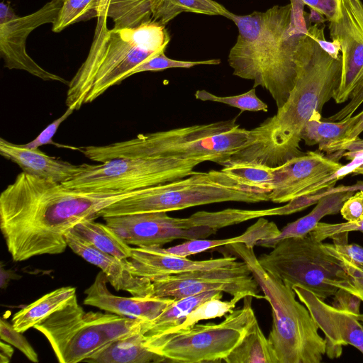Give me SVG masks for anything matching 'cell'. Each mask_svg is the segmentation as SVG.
<instances>
[{"label": "cell", "instance_id": "2", "mask_svg": "<svg viewBox=\"0 0 363 363\" xmlns=\"http://www.w3.org/2000/svg\"><path fill=\"white\" fill-rule=\"evenodd\" d=\"M325 26H309L299 37L296 52V80L286 103L275 115L250 130L248 145L233 154L223 166L255 162L275 167L300 156L301 135L311 119L321 118L324 105L339 86L342 56L334 57L320 45Z\"/></svg>", "mask_w": 363, "mask_h": 363}, {"label": "cell", "instance_id": "38", "mask_svg": "<svg viewBox=\"0 0 363 363\" xmlns=\"http://www.w3.org/2000/svg\"><path fill=\"white\" fill-rule=\"evenodd\" d=\"M23 333L17 331L13 324L10 323L6 318H1V339L18 348L30 361L35 363L38 362V354Z\"/></svg>", "mask_w": 363, "mask_h": 363}, {"label": "cell", "instance_id": "34", "mask_svg": "<svg viewBox=\"0 0 363 363\" xmlns=\"http://www.w3.org/2000/svg\"><path fill=\"white\" fill-rule=\"evenodd\" d=\"M220 299V298H212L202 302L186 315L181 325L172 330L187 328L201 320L226 315L235 308L236 304L242 298L235 296L230 301H221Z\"/></svg>", "mask_w": 363, "mask_h": 363}, {"label": "cell", "instance_id": "39", "mask_svg": "<svg viewBox=\"0 0 363 363\" xmlns=\"http://www.w3.org/2000/svg\"><path fill=\"white\" fill-rule=\"evenodd\" d=\"M330 254L343 263L345 270L350 277L348 280H332L330 284L338 289H343L354 294L363 301V270L340 255L333 253Z\"/></svg>", "mask_w": 363, "mask_h": 363}, {"label": "cell", "instance_id": "19", "mask_svg": "<svg viewBox=\"0 0 363 363\" xmlns=\"http://www.w3.org/2000/svg\"><path fill=\"white\" fill-rule=\"evenodd\" d=\"M130 262L135 274L151 281L182 272L234 266L237 257L224 256L206 260H191L168 253L162 247H133Z\"/></svg>", "mask_w": 363, "mask_h": 363}, {"label": "cell", "instance_id": "24", "mask_svg": "<svg viewBox=\"0 0 363 363\" xmlns=\"http://www.w3.org/2000/svg\"><path fill=\"white\" fill-rule=\"evenodd\" d=\"M354 193L352 191H340L322 197L308 214L288 223L277 237L260 240L257 245L272 248L283 239L303 237L309 234L324 216L340 213L344 202Z\"/></svg>", "mask_w": 363, "mask_h": 363}, {"label": "cell", "instance_id": "27", "mask_svg": "<svg viewBox=\"0 0 363 363\" xmlns=\"http://www.w3.org/2000/svg\"><path fill=\"white\" fill-rule=\"evenodd\" d=\"M152 4L153 0H97V18H111L116 29L135 28L152 20Z\"/></svg>", "mask_w": 363, "mask_h": 363}, {"label": "cell", "instance_id": "20", "mask_svg": "<svg viewBox=\"0 0 363 363\" xmlns=\"http://www.w3.org/2000/svg\"><path fill=\"white\" fill-rule=\"evenodd\" d=\"M108 279L101 271L84 293V304L119 315L152 321L159 316L174 298L172 297H122L111 294Z\"/></svg>", "mask_w": 363, "mask_h": 363}, {"label": "cell", "instance_id": "11", "mask_svg": "<svg viewBox=\"0 0 363 363\" xmlns=\"http://www.w3.org/2000/svg\"><path fill=\"white\" fill-rule=\"evenodd\" d=\"M198 166L163 157H118L85 169L62 183L67 187L94 191L131 192L182 179Z\"/></svg>", "mask_w": 363, "mask_h": 363}, {"label": "cell", "instance_id": "13", "mask_svg": "<svg viewBox=\"0 0 363 363\" xmlns=\"http://www.w3.org/2000/svg\"><path fill=\"white\" fill-rule=\"evenodd\" d=\"M152 281L153 296L175 299L208 291H220L233 297L246 296L261 299L259 286L247 265L238 264L221 268L194 270L172 274Z\"/></svg>", "mask_w": 363, "mask_h": 363}, {"label": "cell", "instance_id": "18", "mask_svg": "<svg viewBox=\"0 0 363 363\" xmlns=\"http://www.w3.org/2000/svg\"><path fill=\"white\" fill-rule=\"evenodd\" d=\"M65 240L74 253L101 269L116 291H127L133 296H153L152 281L136 275L129 260L99 251L72 229L65 234Z\"/></svg>", "mask_w": 363, "mask_h": 363}, {"label": "cell", "instance_id": "14", "mask_svg": "<svg viewBox=\"0 0 363 363\" xmlns=\"http://www.w3.org/2000/svg\"><path fill=\"white\" fill-rule=\"evenodd\" d=\"M57 0L47 2L40 9L28 15H16L10 4H0V55L4 67L21 69L44 81H55L68 85L62 77L50 72L40 66L28 54L26 42L29 34L38 27L53 23L61 8Z\"/></svg>", "mask_w": 363, "mask_h": 363}, {"label": "cell", "instance_id": "30", "mask_svg": "<svg viewBox=\"0 0 363 363\" xmlns=\"http://www.w3.org/2000/svg\"><path fill=\"white\" fill-rule=\"evenodd\" d=\"M220 291H208L196 295L175 299L155 320L149 322L145 335H152L171 330L185 320L186 315L202 302L212 298H222Z\"/></svg>", "mask_w": 363, "mask_h": 363}, {"label": "cell", "instance_id": "47", "mask_svg": "<svg viewBox=\"0 0 363 363\" xmlns=\"http://www.w3.org/2000/svg\"><path fill=\"white\" fill-rule=\"evenodd\" d=\"M17 275L14 272L10 269H6L4 266L1 264V289H4L7 287L10 280L17 279Z\"/></svg>", "mask_w": 363, "mask_h": 363}, {"label": "cell", "instance_id": "8", "mask_svg": "<svg viewBox=\"0 0 363 363\" xmlns=\"http://www.w3.org/2000/svg\"><path fill=\"white\" fill-rule=\"evenodd\" d=\"M148 322L112 313L85 312L75 296L33 328L47 338L59 362L77 363L115 341L145 334Z\"/></svg>", "mask_w": 363, "mask_h": 363}, {"label": "cell", "instance_id": "29", "mask_svg": "<svg viewBox=\"0 0 363 363\" xmlns=\"http://www.w3.org/2000/svg\"><path fill=\"white\" fill-rule=\"evenodd\" d=\"M183 12L222 16L228 19L233 14L214 0H153L152 20L164 26Z\"/></svg>", "mask_w": 363, "mask_h": 363}, {"label": "cell", "instance_id": "23", "mask_svg": "<svg viewBox=\"0 0 363 363\" xmlns=\"http://www.w3.org/2000/svg\"><path fill=\"white\" fill-rule=\"evenodd\" d=\"M280 230L274 222L260 217L244 233L236 237L221 240L206 238L189 240L182 244L163 249L168 253L187 257L211 249L234 243H242L248 247L254 248L259 241L277 237L280 233Z\"/></svg>", "mask_w": 363, "mask_h": 363}, {"label": "cell", "instance_id": "9", "mask_svg": "<svg viewBox=\"0 0 363 363\" xmlns=\"http://www.w3.org/2000/svg\"><path fill=\"white\" fill-rule=\"evenodd\" d=\"M252 296L219 323H196L164 333L145 335V345L167 361L182 363L220 362L240 343L257 320Z\"/></svg>", "mask_w": 363, "mask_h": 363}, {"label": "cell", "instance_id": "41", "mask_svg": "<svg viewBox=\"0 0 363 363\" xmlns=\"http://www.w3.org/2000/svg\"><path fill=\"white\" fill-rule=\"evenodd\" d=\"M325 249L330 252L345 258L354 265L363 270V247L356 244L347 242L323 243Z\"/></svg>", "mask_w": 363, "mask_h": 363}, {"label": "cell", "instance_id": "43", "mask_svg": "<svg viewBox=\"0 0 363 363\" xmlns=\"http://www.w3.org/2000/svg\"><path fill=\"white\" fill-rule=\"evenodd\" d=\"M361 302L362 300L354 294L343 289H338L334 294L332 306L347 312L359 320Z\"/></svg>", "mask_w": 363, "mask_h": 363}, {"label": "cell", "instance_id": "42", "mask_svg": "<svg viewBox=\"0 0 363 363\" xmlns=\"http://www.w3.org/2000/svg\"><path fill=\"white\" fill-rule=\"evenodd\" d=\"M75 111L73 106L67 107L65 112L59 118L50 123L45 129L33 140L23 144L26 147L33 149H39L45 145H57L52 141V138L57 133L60 125Z\"/></svg>", "mask_w": 363, "mask_h": 363}, {"label": "cell", "instance_id": "7", "mask_svg": "<svg viewBox=\"0 0 363 363\" xmlns=\"http://www.w3.org/2000/svg\"><path fill=\"white\" fill-rule=\"evenodd\" d=\"M269 192L248 186L223 168L193 174L144 189L105 208L100 217L148 212H169L190 207L236 201H269Z\"/></svg>", "mask_w": 363, "mask_h": 363}, {"label": "cell", "instance_id": "28", "mask_svg": "<svg viewBox=\"0 0 363 363\" xmlns=\"http://www.w3.org/2000/svg\"><path fill=\"white\" fill-rule=\"evenodd\" d=\"M72 230L101 252L121 259L131 257L133 247L106 223L89 220L78 223Z\"/></svg>", "mask_w": 363, "mask_h": 363}, {"label": "cell", "instance_id": "46", "mask_svg": "<svg viewBox=\"0 0 363 363\" xmlns=\"http://www.w3.org/2000/svg\"><path fill=\"white\" fill-rule=\"evenodd\" d=\"M13 354V349L11 346L6 345L4 340L0 343V362L8 363L11 361Z\"/></svg>", "mask_w": 363, "mask_h": 363}, {"label": "cell", "instance_id": "26", "mask_svg": "<svg viewBox=\"0 0 363 363\" xmlns=\"http://www.w3.org/2000/svg\"><path fill=\"white\" fill-rule=\"evenodd\" d=\"M75 296L76 289L72 286L55 289L16 313L12 324L17 331L24 333L62 308Z\"/></svg>", "mask_w": 363, "mask_h": 363}, {"label": "cell", "instance_id": "21", "mask_svg": "<svg viewBox=\"0 0 363 363\" xmlns=\"http://www.w3.org/2000/svg\"><path fill=\"white\" fill-rule=\"evenodd\" d=\"M0 153L4 158L18 165L22 172L31 176L64 183L85 169V164L75 165L50 156L39 149L18 145L0 138Z\"/></svg>", "mask_w": 363, "mask_h": 363}, {"label": "cell", "instance_id": "6", "mask_svg": "<svg viewBox=\"0 0 363 363\" xmlns=\"http://www.w3.org/2000/svg\"><path fill=\"white\" fill-rule=\"evenodd\" d=\"M225 247L245 262L271 306L272 325L267 338L277 363H320L326 341L292 287L260 265L254 248L242 243Z\"/></svg>", "mask_w": 363, "mask_h": 363}, {"label": "cell", "instance_id": "40", "mask_svg": "<svg viewBox=\"0 0 363 363\" xmlns=\"http://www.w3.org/2000/svg\"><path fill=\"white\" fill-rule=\"evenodd\" d=\"M350 231L363 233V218L354 223H327L319 222L315 228L309 233V235L315 240L323 242L327 238H333L337 234Z\"/></svg>", "mask_w": 363, "mask_h": 363}, {"label": "cell", "instance_id": "12", "mask_svg": "<svg viewBox=\"0 0 363 363\" xmlns=\"http://www.w3.org/2000/svg\"><path fill=\"white\" fill-rule=\"evenodd\" d=\"M167 213L148 212L103 218L126 243L139 247H162L176 240L204 239L218 231L214 211H197L186 218H174Z\"/></svg>", "mask_w": 363, "mask_h": 363}, {"label": "cell", "instance_id": "33", "mask_svg": "<svg viewBox=\"0 0 363 363\" xmlns=\"http://www.w3.org/2000/svg\"><path fill=\"white\" fill-rule=\"evenodd\" d=\"M97 0H65L52 23V30L59 33L76 23L97 18Z\"/></svg>", "mask_w": 363, "mask_h": 363}, {"label": "cell", "instance_id": "16", "mask_svg": "<svg viewBox=\"0 0 363 363\" xmlns=\"http://www.w3.org/2000/svg\"><path fill=\"white\" fill-rule=\"evenodd\" d=\"M298 300L306 306L319 329L325 334L327 356L337 358L342 347L350 345L363 354V325L353 315L326 303L311 291L293 286Z\"/></svg>", "mask_w": 363, "mask_h": 363}, {"label": "cell", "instance_id": "25", "mask_svg": "<svg viewBox=\"0 0 363 363\" xmlns=\"http://www.w3.org/2000/svg\"><path fill=\"white\" fill-rule=\"evenodd\" d=\"M143 333L115 341L85 361L89 363H149L167 360L145 345Z\"/></svg>", "mask_w": 363, "mask_h": 363}, {"label": "cell", "instance_id": "10", "mask_svg": "<svg viewBox=\"0 0 363 363\" xmlns=\"http://www.w3.org/2000/svg\"><path fill=\"white\" fill-rule=\"evenodd\" d=\"M272 249L257 257L260 265L291 287L301 286L323 300L338 289L331 280L350 279L343 263L309 234L283 239Z\"/></svg>", "mask_w": 363, "mask_h": 363}, {"label": "cell", "instance_id": "49", "mask_svg": "<svg viewBox=\"0 0 363 363\" xmlns=\"http://www.w3.org/2000/svg\"><path fill=\"white\" fill-rule=\"evenodd\" d=\"M359 321L362 323V325H363V314H361V316H360V318H359Z\"/></svg>", "mask_w": 363, "mask_h": 363}, {"label": "cell", "instance_id": "15", "mask_svg": "<svg viewBox=\"0 0 363 363\" xmlns=\"http://www.w3.org/2000/svg\"><path fill=\"white\" fill-rule=\"evenodd\" d=\"M332 41L340 46L342 73L333 96L337 104L346 101L363 88V3L361 0H340L336 20L328 22Z\"/></svg>", "mask_w": 363, "mask_h": 363}, {"label": "cell", "instance_id": "35", "mask_svg": "<svg viewBox=\"0 0 363 363\" xmlns=\"http://www.w3.org/2000/svg\"><path fill=\"white\" fill-rule=\"evenodd\" d=\"M194 96L196 99L222 103L239 108L241 111L267 112L268 111L267 104L256 95V89L254 87L247 92L236 96H219L204 89L197 90Z\"/></svg>", "mask_w": 363, "mask_h": 363}, {"label": "cell", "instance_id": "3", "mask_svg": "<svg viewBox=\"0 0 363 363\" xmlns=\"http://www.w3.org/2000/svg\"><path fill=\"white\" fill-rule=\"evenodd\" d=\"M274 5L265 11L233 13L238 30L228 62L233 74L266 89L277 108L287 101L296 80V52L299 37L308 29L304 4Z\"/></svg>", "mask_w": 363, "mask_h": 363}, {"label": "cell", "instance_id": "32", "mask_svg": "<svg viewBox=\"0 0 363 363\" xmlns=\"http://www.w3.org/2000/svg\"><path fill=\"white\" fill-rule=\"evenodd\" d=\"M223 169L248 186L269 193L272 190L275 167L255 162H234Z\"/></svg>", "mask_w": 363, "mask_h": 363}, {"label": "cell", "instance_id": "36", "mask_svg": "<svg viewBox=\"0 0 363 363\" xmlns=\"http://www.w3.org/2000/svg\"><path fill=\"white\" fill-rule=\"evenodd\" d=\"M220 59H211L200 61H183L169 58L162 52L138 65L130 76L143 72L161 71L169 68H191L197 65H217Z\"/></svg>", "mask_w": 363, "mask_h": 363}, {"label": "cell", "instance_id": "1", "mask_svg": "<svg viewBox=\"0 0 363 363\" xmlns=\"http://www.w3.org/2000/svg\"><path fill=\"white\" fill-rule=\"evenodd\" d=\"M94 191L66 186L23 172L0 195V228L15 262L58 255L67 247L65 234L96 220L111 204L141 192Z\"/></svg>", "mask_w": 363, "mask_h": 363}, {"label": "cell", "instance_id": "50", "mask_svg": "<svg viewBox=\"0 0 363 363\" xmlns=\"http://www.w3.org/2000/svg\"><path fill=\"white\" fill-rule=\"evenodd\" d=\"M59 1H60L61 3H62L65 0H57Z\"/></svg>", "mask_w": 363, "mask_h": 363}, {"label": "cell", "instance_id": "5", "mask_svg": "<svg viewBox=\"0 0 363 363\" xmlns=\"http://www.w3.org/2000/svg\"><path fill=\"white\" fill-rule=\"evenodd\" d=\"M250 142V130L237 118L139 134L105 145L77 148L88 159L104 162L118 157H163L199 165L213 162L223 165Z\"/></svg>", "mask_w": 363, "mask_h": 363}, {"label": "cell", "instance_id": "4", "mask_svg": "<svg viewBox=\"0 0 363 363\" xmlns=\"http://www.w3.org/2000/svg\"><path fill=\"white\" fill-rule=\"evenodd\" d=\"M97 18L86 58L69 82L66 105L75 111L130 77L141 63L164 52L170 40L165 26L152 20L135 28L108 29Z\"/></svg>", "mask_w": 363, "mask_h": 363}, {"label": "cell", "instance_id": "31", "mask_svg": "<svg viewBox=\"0 0 363 363\" xmlns=\"http://www.w3.org/2000/svg\"><path fill=\"white\" fill-rule=\"evenodd\" d=\"M227 363H277L257 320L223 360Z\"/></svg>", "mask_w": 363, "mask_h": 363}, {"label": "cell", "instance_id": "48", "mask_svg": "<svg viewBox=\"0 0 363 363\" xmlns=\"http://www.w3.org/2000/svg\"><path fill=\"white\" fill-rule=\"evenodd\" d=\"M352 173L354 174H363V164L355 169Z\"/></svg>", "mask_w": 363, "mask_h": 363}, {"label": "cell", "instance_id": "17", "mask_svg": "<svg viewBox=\"0 0 363 363\" xmlns=\"http://www.w3.org/2000/svg\"><path fill=\"white\" fill-rule=\"evenodd\" d=\"M342 166L337 160L319 152H307L275 167L269 201L287 203L302 190Z\"/></svg>", "mask_w": 363, "mask_h": 363}, {"label": "cell", "instance_id": "37", "mask_svg": "<svg viewBox=\"0 0 363 363\" xmlns=\"http://www.w3.org/2000/svg\"><path fill=\"white\" fill-rule=\"evenodd\" d=\"M363 191V181H357L354 184L350 186L340 185L331 186L325 189L320 190L311 195L303 196L295 198L287 204L281 206L282 215H289L305 209L306 208L316 203L322 197L340 191Z\"/></svg>", "mask_w": 363, "mask_h": 363}, {"label": "cell", "instance_id": "44", "mask_svg": "<svg viewBox=\"0 0 363 363\" xmlns=\"http://www.w3.org/2000/svg\"><path fill=\"white\" fill-rule=\"evenodd\" d=\"M340 213L347 222H357L363 218V191H357L343 203Z\"/></svg>", "mask_w": 363, "mask_h": 363}, {"label": "cell", "instance_id": "22", "mask_svg": "<svg viewBox=\"0 0 363 363\" xmlns=\"http://www.w3.org/2000/svg\"><path fill=\"white\" fill-rule=\"evenodd\" d=\"M363 131V111L354 116H346L339 122L310 120L306 125L301 140L307 145H318V150L336 158L341 147L359 138Z\"/></svg>", "mask_w": 363, "mask_h": 363}, {"label": "cell", "instance_id": "45", "mask_svg": "<svg viewBox=\"0 0 363 363\" xmlns=\"http://www.w3.org/2000/svg\"><path fill=\"white\" fill-rule=\"evenodd\" d=\"M311 10L322 15L328 22L336 20L340 9V0H300Z\"/></svg>", "mask_w": 363, "mask_h": 363}]
</instances>
